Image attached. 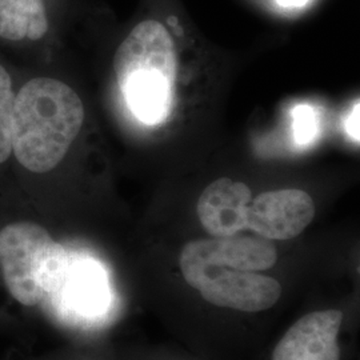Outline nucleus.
<instances>
[{"instance_id": "ddd939ff", "label": "nucleus", "mask_w": 360, "mask_h": 360, "mask_svg": "<svg viewBox=\"0 0 360 360\" xmlns=\"http://www.w3.org/2000/svg\"><path fill=\"white\" fill-rule=\"evenodd\" d=\"M359 103L355 104L351 114L346 122V129L348 134L359 142Z\"/></svg>"}, {"instance_id": "9d476101", "label": "nucleus", "mask_w": 360, "mask_h": 360, "mask_svg": "<svg viewBox=\"0 0 360 360\" xmlns=\"http://www.w3.org/2000/svg\"><path fill=\"white\" fill-rule=\"evenodd\" d=\"M51 30L50 0H0V39L40 41Z\"/></svg>"}, {"instance_id": "1a4fd4ad", "label": "nucleus", "mask_w": 360, "mask_h": 360, "mask_svg": "<svg viewBox=\"0 0 360 360\" xmlns=\"http://www.w3.org/2000/svg\"><path fill=\"white\" fill-rule=\"evenodd\" d=\"M251 200L252 193L247 184L220 178L203 190L196 212L210 235L226 238L247 230Z\"/></svg>"}, {"instance_id": "39448f33", "label": "nucleus", "mask_w": 360, "mask_h": 360, "mask_svg": "<svg viewBox=\"0 0 360 360\" xmlns=\"http://www.w3.org/2000/svg\"><path fill=\"white\" fill-rule=\"evenodd\" d=\"M110 296L108 278L102 266L90 257L70 254L65 272L49 297L62 316L84 322L105 314Z\"/></svg>"}, {"instance_id": "4468645a", "label": "nucleus", "mask_w": 360, "mask_h": 360, "mask_svg": "<svg viewBox=\"0 0 360 360\" xmlns=\"http://www.w3.org/2000/svg\"><path fill=\"white\" fill-rule=\"evenodd\" d=\"M283 6H300L307 0H279Z\"/></svg>"}, {"instance_id": "20e7f679", "label": "nucleus", "mask_w": 360, "mask_h": 360, "mask_svg": "<svg viewBox=\"0 0 360 360\" xmlns=\"http://www.w3.org/2000/svg\"><path fill=\"white\" fill-rule=\"evenodd\" d=\"M179 266L187 284L217 307L262 312L274 307L282 296L281 283L259 272L233 270L181 259Z\"/></svg>"}, {"instance_id": "0eeeda50", "label": "nucleus", "mask_w": 360, "mask_h": 360, "mask_svg": "<svg viewBox=\"0 0 360 360\" xmlns=\"http://www.w3.org/2000/svg\"><path fill=\"white\" fill-rule=\"evenodd\" d=\"M340 309L314 311L297 319L278 342L272 360H340Z\"/></svg>"}, {"instance_id": "7ed1b4c3", "label": "nucleus", "mask_w": 360, "mask_h": 360, "mask_svg": "<svg viewBox=\"0 0 360 360\" xmlns=\"http://www.w3.org/2000/svg\"><path fill=\"white\" fill-rule=\"evenodd\" d=\"M70 254L44 227L16 221L0 230V267L8 292L16 302L34 307L51 295Z\"/></svg>"}, {"instance_id": "423d86ee", "label": "nucleus", "mask_w": 360, "mask_h": 360, "mask_svg": "<svg viewBox=\"0 0 360 360\" xmlns=\"http://www.w3.org/2000/svg\"><path fill=\"white\" fill-rule=\"evenodd\" d=\"M314 217L315 203L306 191L276 190L251 200L247 229L269 240H290L304 231Z\"/></svg>"}, {"instance_id": "f8f14e48", "label": "nucleus", "mask_w": 360, "mask_h": 360, "mask_svg": "<svg viewBox=\"0 0 360 360\" xmlns=\"http://www.w3.org/2000/svg\"><path fill=\"white\" fill-rule=\"evenodd\" d=\"M315 115L309 105H299L294 110V131L296 141L299 143H309L315 135Z\"/></svg>"}, {"instance_id": "f257e3e1", "label": "nucleus", "mask_w": 360, "mask_h": 360, "mask_svg": "<svg viewBox=\"0 0 360 360\" xmlns=\"http://www.w3.org/2000/svg\"><path fill=\"white\" fill-rule=\"evenodd\" d=\"M83 122L84 105L68 84L31 79L15 95L13 154L31 172H50L65 159Z\"/></svg>"}, {"instance_id": "f03ea898", "label": "nucleus", "mask_w": 360, "mask_h": 360, "mask_svg": "<svg viewBox=\"0 0 360 360\" xmlns=\"http://www.w3.org/2000/svg\"><path fill=\"white\" fill-rule=\"evenodd\" d=\"M117 86L131 112L144 124L167 119L174 105L176 52L167 28L143 20L131 30L114 56Z\"/></svg>"}, {"instance_id": "9b49d317", "label": "nucleus", "mask_w": 360, "mask_h": 360, "mask_svg": "<svg viewBox=\"0 0 360 360\" xmlns=\"http://www.w3.org/2000/svg\"><path fill=\"white\" fill-rule=\"evenodd\" d=\"M15 94L13 80L0 65V165L13 154V114Z\"/></svg>"}, {"instance_id": "6e6552de", "label": "nucleus", "mask_w": 360, "mask_h": 360, "mask_svg": "<svg viewBox=\"0 0 360 360\" xmlns=\"http://www.w3.org/2000/svg\"><path fill=\"white\" fill-rule=\"evenodd\" d=\"M179 259L233 270L262 272L275 266L278 250L272 240L259 235L236 233L226 238L193 240L183 247Z\"/></svg>"}]
</instances>
